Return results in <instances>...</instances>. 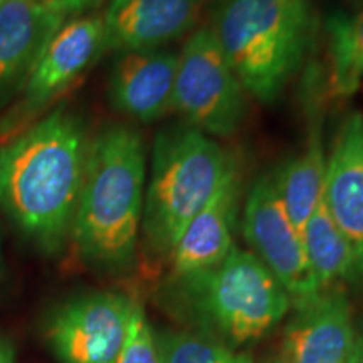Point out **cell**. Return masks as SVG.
Instances as JSON below:
<instances>
[{"instance_id": "cell-1", "label": "cell", "mask_w": 363, "mask_h": 363, "mask_svg": "<svg viewBox=\"0 0 363 363\" xmlns=\"http://www.w3.org/2000/svg\"><path fill=\"white\" fill-rule=\"evenodd\" d=\"M88 148L83 121L65 106L0 143V208L45 254L71 235Z\"/></svg>"}, {"instance_id": "cell-2", "label": "cell", "mask_w": 363, "mask_h": 363, "mask_svg": "<svg viewBox=\"0 0 363 363\" xmlns=\"http://www.w3.org/2000/svg\"><path fill=\"white\" fill-rule=\"evenodd\" d=\"M147 189V147L126 125H110L89 140L84 180L71 238L84 261L125 271L135 261Z\"/></svg>"}, {"instance_id": "cell-3", "label": "cell", "mask_w": 363, "mask_h": 363, "mask_svg": "<svg viewBox=\"0 0 363 363\" xmlns=\"http://www.w3.org/2000/svg\"><path fill=\"white\" fill-rule=\"evenodd\" d=\"M208 29L249 96L271 104L305 62L311 7L306 0H216Z\"/></svg>"}, {"instance_id": "cell-4", "label": "cell", "mask_w": 363, "mask_h": 363, "mask_svg": "<svg viewBox=\"0 0 363 363\" xmlns=\"http://www.w3.org/2000/svg\"><path fill=\"white\" fill-rule=\"evenodd\" d=\"M238 160L216 138L187 123L155 136L147 174L143 229L148 244L169 256Z\"/></svg>"}, {"instance_id": "cell-5", "label": "cell", "mask_w": 363, "mask_h": 363, "mask_svg": "<svg viewBox=\"0 0 363 363\" xmlns=\"http://www.w3.org/2000/svg\"><path fill=\"white\" fill-rule=\"evenodd\" d=\"M184 281L195 310L230 345L262 338L291 306L274 274L251 251L235 246L220 264Z\"/></svg>"}, {"instance_id": "cell-6", "label": "cell", "mask_w": 363, "mask_h": 363, "mask_svg": "<svg viewBox=\"0 0 363 363\" xmlns=\"http://www.w3.org/2000/svg\"><path fill=\"white\" fill-rule=\"evenodd\" d=\"M247 96L208 26L190 33L179 51L174 111L212 138H230L246 120Z\"/></svg>"}, {"instance_id": "cell-7", "label": "cell", "mask_w": 363, "mask_h": 363, "mask_svg": "<svg viewBox=\"0 0 363 363\" xmlns=\"http://www.w3.org/2000/svg\"><path fill=\"white\" fill-rule=\"evenodd\" d=\"M106 51L103 16L66 19L40 51L11 108L0 118V143L19 135L67 93Z\"/></svg>"}, {"instance_id": "cell-8", "label": "cell", "mask_w": 363, "mask_h": 363, "mask_svg": "<svg viewBox=\"0 0 363 363\" xmlns=\"http://www.w3.org/2000/svg\"><path fill=\"white\" fill-rule=\"evenodd\" d=\"M242 233L251 252L274 274L296 310L320 296L303 234L286 211L272 174L261 175L249 189L242 208Z\"/></svg>"}, {"instance_id": "cell-9", "label": "cell", "mask_w": 363, "mask_h": 363, "mask_svg": "<svg viewBox=\"0 0 363 363\" xmlns=\"http://www.w3.org/2000/svg\"><path fill=\"white\" fill-rule=\"evenodd\" d=\"M136 299L101 291L69 299L49 320L45 337L62 363H116Z\"/></svg>"}, {"instance_id": "cell-10", "label": "cell", "mask_w": 363, "mask_h": 363, "mask_svg": "<svg viewBox=\"0 0 363 363\" xmlns=\"http://www.w3.org/2000/svg\"><path fill=\"white\" fill-rule=\"evenodd\" d=\"M323 199L355 257V284L363 286V118H345L326 157Z\"/></svg>"}, {"instance_id": "cell-11", "label": "cell", "mask_w": 363, "mask_h": 363, "mask_svg": "<svg viewBox=\"0 0 363 363\" xmlns=\"http://www.w3.org/2000/svg\"><path fill=\"white\" fill-rule=\"evenodd\" d=\"M240 194L242 175L235 160L211 201L190 220L170 251V267L175 279L184 281L202 274L229 256L234 249Z\"/></svg>"}, {"instance_id": "cell-12", "label": "cell", "mask_w": 363, "mask_h": 363, "mask_svg": "<svg viewBox=\"0 0 363 363\" xmlns=\"http://www.w3.org/2000/svg\"><path fill=\"white\" fill-rule=\"evenodd\" d=\"M179 51L143 49L118 54L108 81L116 111L142 123H153L174 111Z\"/></svg>"}, {"instance_id": "cell-13", "label": "cell", "mask_w": 363, "mask_h": 363, "mask_svg": "<svg viewBox=\"0 0 363 363\" xmlns=\"http://www.w3.org/2000/svg\"><path fill=\"white\" fill-rule=\"evenodd\" d=\"M203 0H110L103 13L106 51L165 48L194 33Z\"/></svg>"}, {"instance_id": "cell-14", "label": "cell", "mask_w": 363, "mask_h": 363, "mask_svg": "<svg viewBox=\"0 0 363 363\" xmlns=\"http://www.w3.org/2000/svg\"><path fill=\"white\" fill-rule=\"evenodd\" d=\"M352 306L342 288L298 310L283 337L284 363H348L355 347Z\"/></svg>"}, {"instance_id": "cell-15", "label": "cell", "mask_w": 363, "mask_h": 363, "mask_svg": "<svg viewBox=\"0 0 363 363\" xmlns=\"http://www.w3.org/2000/svg\"><path fill=\"white\" fill-rule=\"evenodd\" d=\"M66 17L38 0H4L0 6V108L19 93L40 51Z\"/></svg>"}, {"instance_id": "cell-16", "label": "cell", "mask_w": 363, "mask_h": 363, "mask_svg": "<svg viewBox=\"0 0 363 363\" xmlns=\"http://www.w3.org/2000/svg\"><path fill=\"white\" fill-rule=\"evenodd\" d=\"M306 142L296 155H293L278 172L274 180L289 217L303 234L306 220L321 199L325 185L326 153L323 143V125L316 96L311 93L308 101Z\"/></svg>"}, {"instance_id": "cell-17", "label": "cell", "mask_w": 363, "mask_h": 363, "mask_svg": "<svg viewBox=\"0 0 363 363\" xmlns=\"http://www.w3.org/2000/svg\"><path fill=\"white\" fill-rule=\"evenodd\" d=\"M303 240L313 276L321 293L355 284V257L347 239L331 219L323 194L303 229Z\"/></svg>"}, {"instance_id": "cell-18", "label": "cell", "mask_w": 363, "mask_h": 363, "mask_svg": "<svg viewBox=\"0 0 363 363\" xmlns=\"http://www.w3.org/2000/svg\"><path fill=\"white\" fill-rule=\"evenodd\" d=\"M330 57V89L350 96L363 79V11L337 13L326 24Z\"/></svg>"}, {"instance_id": "cell-19", "label": "cell", "mask_w": 363, "mask_h": 363, "mask_svg": "<svg viewBox=\"0 0 363 363\" xmlns=\"http://www.w3.org/2000/svg\"><path fill=\"white\" fill-rule=\"evenodd\" d=\"M162 363H254L247 353L206 335L169 331L157 337Z\"/></svg>"}, {"instance_id": "cell-20", "label": "cell", "mask_w": 363, "mask_h": 363, "mask_svg": "<svg viewBox=\"0 0 363 363\" xmlns=\"http://www.w3.org/2000/svg\"><path fill=\"white\" fill-rule=\"evenodd\" d=\"M116 363H162L157 337L153 335L143 306L138 301L131 313L128 333L118 353Z\"/></svg>"}, {"instance_id": "cell-21", "label": "cell", "mask_w": 363, "mask_h": 363, "mask_svg": "<svg viewBox=\"0 0 363 363\" xmlns=\"http://www.w3.org/2000/svg\"><path fill=\"white\" fill-rule=\"evenodd\" d=\"M44 7L51 9V11L61 13L66 19L71 17L83 16L86 11L94 7L99 0H38Z\"/></svg>"}, {"instance_id": "cell-22", "label": "cell", "mask_w": 363, "mask_h": 363, "mask_svg": "<svg viewBox=\"0 0 363 363\" xmlns=\"http://www.w3.org/2000/svg\"><path fill=\"white\" fill-rule=\"evenodd\" d=\"M0 363H16V347L4 337H0Z\"/></svg>"}, {"instance_id": "cell-23", "label": "cell", "mask_w": 363, "mask_h": 363, "mask_svg": "<svg viewBox=\"0 0 363 363\" xmlns=\"http://www.w3.org/2000/svg\"><path fill=\"white\" fill-rule=\"evenodd\" d=\"M348 363H363V331L360 337H357L355 340V347H353L352 357Z\"/></svg>"}, {"instance_id": "cell-24", "label": "cell", "mask_w": 363, "mask_h": 363, "mask_svg": "<svg viewBox=\"0 0 363 363\" xmlns=\"http://www.w3.org/2000/svg\"><path fill=\"white\" fill-rule=\"evenodd\" d=\"M2 2H4V0H0V6H2Z\"/></svg>"}]
</instances>
